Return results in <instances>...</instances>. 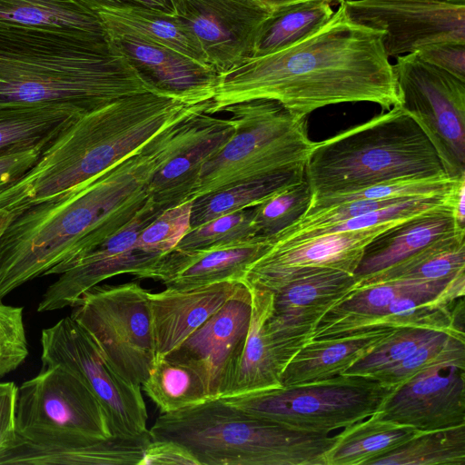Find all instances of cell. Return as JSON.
<instances>
[{"instance_id": "cell-1", "label": "cell", "mask_w": 465, "mask_h": 465, "mask_svg": "<svg viewBox=\"0 0 465 465\" xmlns=\"http://www.w3.org/2000/svg\"><path fill=\"white\" fill-rule=\"evenodd\" d=\"M383 35L353 22L342 3L329 21L303 39L250 56L219 74L207 114L261 98L274 100L301 116L343 103H374L389 110L399 97Z\"/></svg>"}, {"instance_id": "cell-2", "label": "cell", "mask_w": 465, "mask_h": 465, "mask_svg": "<svg viewBox=\"0 0 465 465\" xmlns=\"http://www.w3.org/2000/svg\"><path fill=\"white\" fill-rule=\"evenodd\" d=\"M185 144L171 125L101 173L15 215L0 238V301L124 228L150 198L156 172Z\"/></svg>"}, {"instance_id": "cell-3", "label": "cell", "mask_w": 465, "mask_h": 465, "mask_svg": "<svg viewBox=\"0 0 465 465\" xmlns=\"http://www.w3.org/2000/svg\"><path fill=\"white\" fill-rule=\"evenodd\" d=\"M168 91L119 98L86 113L64 129L18 180L0 188V209L15 215L86 182L141 148L157 134L205 111Z\"/></svg>"}, {"instance_id": "cell-4", "label": "cell", "mask_w": 465, "mask_h": 465, "mask_svg": "<svg viewBox=\"0 0 465 465\" xmlns=\"http://www.w3.org/2000/svg\"><path fill=\"white\" fill-rule=\"evenodd\" d=\"M165 91L110 38L0 27V104L57 105L84 114L119 98Z\"/></svg>"}, {"instance_id": "cell-5", "label": "cell", "mask_w": 465, "mask_h": 465, "mask_svg": "<svg viewBox=\"0 0 465 465\" xmlns=\"http://www.w3.org/2000/svg\"><path fill=\"white\" fill-rule=\"evenodd\" d=\"M448 177L416 121L401 105L319 143L304 167L312 199L375 184Z\"/></svg>"}, {"instance_id": "cell-6", "label": "cell", "mask_w": 465, "mask_h": 465, "mask_svg": "<svg viewBox=\"0 0 465 465\" xmlns=\"http://www.w3.org/2000/svg\"><path fill=\"white\" fill-rule=\"evenodd\" d=\"M152 440L184 447L199 465H325L331 433L294 430L252 415L222 399L161 413Z\"/></svg>"}, {"instance_id": "cell-7", "label": "cell", "mask_w": 465, "mask_h": 465, "mask_svg": "<svg viewBox=\"0 0 465 465\" xmlns=\"http://www.w3.org/2000/svg\"><path fill=\"white\" fill-rule=\"evenodd\" d=\"M230 114L234 131L220 151L207 161L190 199L238 183L304 168L314 145L306 117L289 112L270 99L233 104Z\"/></svg>"}, {"instance_id": "cell-8", "label": "cell", "mask_w": 465, "mask_h": 465, "mask_svg": "<svg viewBox=\"0 0 465 465\" xmlns=\"http://www.w3.org/2000/svg\"><path fill=\"white\" fill-rule=\"evenodd\" d=\"M394 389L371 378L342 374L220 399L252 415L294 430L331 433L375 413Z\"/></svg>"}, {"instance_id": "cell-9", "label": "cell", "mask_w": 465, "mask_h": 465, "mask_svg": "<svg viewBox=\"0 0 465 465\" xmlns=\"http://www.w3.org/2000/svg\"><path fill=\"white\" fill-rule=\"evenodd\" d=\"M72 307L70 316L111 366L128 382L142 386L156 359L149 292L134 282L98 284Z\"/></svg>"}, {"instance_id": "cell-10", "label": "cell", "mask_w": 465, "mask_h": 465, "mask_svg": "<svg viewBox=\"0 0 465 465\" xmlns=\"http://www.w3.org/2000/svg\"><path fill=\"white\" fill-rule=\"evenodd\" d=\"M399 104L422 129L447 176L465 178V81L421 59L396 57Z\"/></svg>"}, {"instance_id": "cell-11", "label": "cell", "mask_w": 465, "mask_h": 465, "mask_svg": "<svg viewBox=\"0 0 465 465\" xmlns=\"http://www.w3.org/2000/svg\"><path fill=\"white\" fill-rule=\"evenodd\" d=\"M17 434L37 442L76 441L112 436L94 395L75 375L58 365L40 371L17 390Z\"/></svg>"}, {"instance_id": "cell-12", "label": "cell", "mask_w": 465, "mask_h": 465, "mask_svg": "<svg viewBox=\"0 0 465 465\" xmlns=\"http://www.w3.org/2000/svg\"><path fill=\"white\" fill-rule=\"evenodd\" d=\"M40 342L42 365L61 366L84 382L101 404L112 436L136 437L149 430L141 386L125 381L70 315L44 329Z\"/></svg>"}, {"instance_id": "cell-13", "label": "cell", "mask_w": 465, "mask_h": 465, "mask_svg": "<svg viewBox=\"0 0 465 465\" xmlns=\"http://www.w3.org/2000/svg\"><path fill=\"white\" fill-rule=\"evenodd\" d=\"M163 210L156 209L152 196L140 212L120 231L79 258L49 270L58 274L44 292L37 312H54L74 303L88 290L103 281L124 273L150 279L162 257L135 247L141 231Z\"/></svg>"}, {"instance_id": "cell-14", "label": "cell", "mask_w": 465, "mask_h": 465, "mask_svg": "<svg viewBox=\"0 0 465 465\" xmlns=\"http://www.w3.org/2000/svg\"><path fill=\"white\" fill-rule=\"evenodd\" d=\"M348 16L384 32L389 57L442 41L465 42V5L433 0H346Z\"/></svg>"}, {"instance_id": "cell-15", "label": "cell", "mask_w": 465, "mask_h": 465, "mask_svg": "<svg viewBox=\"0 0 465 465\" xmlns=\"http://www.w3.org/2000/svg\"><path fill=\"white\" fill-rule=\"evenodd\" d=\"M353 274L323 271L292 278L273 293L266 331L282 372L322 319L356 286Z\"/></svg>"}, {"instance_id": "cell-16", "label": "cell", "mask_w": 465, "mask_h": 465, "mask_svg": "<svg viewBox=\"0 0 465 465\" xmlns=\"http://www.w3.org/2000/svg\"><path fill=\"white\" fill-rule=\"evenodd\" d=\"M400 222L272 243L248 267L241 282L273 291L289 279L318 272L338 271L353 274L366 245Z\"/></svg>"}, {"instance_id": "cell-17", "label": "cell", "mask_w": 465, "mask_h": 465, "mask_svg": "<svg viewBox=\"0 0 465 465\" xmlns=\"http://www.w3.org/2000/svg\"><path fill=\"white\" fill-rule=\"evenodd\" d=\"M270 13L255 0H179L175 15L219 74L252 55L257 33Z\"/></svg>"}, {"instance_id": "cell-18", "label": "cell", "mask_w": 465, "mask_h": 465, "mask_svg": "<svg viewBox=\"0 0 465 465\" xmlns=\"http://www.w3.org/2000/svg\"><path fill=\"white\" fill-rule=\"evenodd\" d=\"M377 412L420 431L465 424V364L440 362L416 374L395 388Z\"/></svg>"}, {"instance_id": "cell-19", "label": "cell", "mask_w": 465, "mask_h": 465, "mask_svg": "<svg viewBox=\"0 0 465 465\" xmlns=\"http://www.w3.org/2000/svg\"><path fill=\"white\" fill-rule=\"evenodd\" d=\"M252 313V295L241 282L230 299L167 357L195 368L213 399L225 395L241 354Z\"/></svg>"}, {"instance_id": "cell-20", "label": "cell", "mask_w": 465, "mask_h": 465, "mask_svg": "<svg viewBox=\"0 0 465 465\" xmlns=\"http://www.w3.org/2000/svg\"><path fill=\"white\" fill-rule=\"evenodd\" d=\"M270 245V239L253 236L203 249H173L159 259L150 279L176 290L226 281L241 282L248 267Z\"/></svg>"}, {"instance_id": "cell-21", "label": "cell", "mask_w": 465, "mask_h": 465, "mask_svg": "<svg viewBox=\"0 0 465 465\" xmlns=\"http://www.w3.org/2000/svg\"><path fill=\"white\" fill-rule=\"evenodd\" d=\"M456 193L450 202L403 220L374 237L364 248L353 273L357 282L420 253L456 232L465 231L454 214Z\"/></svg>"}, {"instance_id": "cell-22", "label": "cell", "mask_w": 465, "mask_h": 465, "mask_svg": "<svg viewBox=\"0 0 465 465\" xmlns=\"http://www.w3.org/2000/svg\"><path fill=\"white\" fill-rule=\"evenodd\" d=\"M150 431L136 437L110 436L76 441L37 442L18 434L0 453V464L140 465L151 442Z\"/></svg>"}, {"instance_id": "cell-23", "label": "cell", "mask_w": 465, "mask_h": 465, "mask_svg": "<svg viewBox=\"0 0 465 465\" xmlns=\"http://www.w3.org/2000/svg\"><path fill=\"white\" fill-rule=\"evenodd\" d=\"M240 284L226 281L188 290L166 288L149 292L156 357L177 349L230 299Z\"/></svg>"}, {"instance_id": "cell-24", "label": "cell", "mask_w": 465, "mask_h": 465, "mask_svg": "<svg viewBox=\"0 0 465 465\" xmlns=\"http://www.w3.org/2000/svg\"><path fill=\"white\" fill-rule=\"evenodd\" d=\"M138 71L158 88L198 104L213 99L218 74L172 49L135 39L114 40Z\"/></svg>"}, {"instance_id": "cell-25", "label": "cell", "mask_w": 465, "mask_h": 465, "mask_svg": "<svg viewBox=\"0 0 465 465\" xmlns=\"http://www.w3.org/2000/svg\"><path fill=\"white\" fill-rule=\"evenodd\" d=\"M375 328L308 341L281 374L282 387L331 379L345 373L394 331Z\"/></svg>"}, {"instance_id": "cell-26", "label": "cell", "mask_w": 465, "mask_h": 465, "mask_svg": "<svg viewBox=\"0 0 465 465\" xmlns=\"http://www.w3.org/2000/svg\"><path fill=\"white\" fill-rule=\"evenodd\" d=\"M247 287L252 295L249 329L223 398L282 388V368L266 331L273 293L263 288Z\"/></svg>"}, {"instance_id": "cell-27", "label": "cell", "mask_w": 465, "mask_h": 465, "mask_svg": "<svg viewBox=\"0 0 465 465\" xmlns=\"http://www.w3.org/2000/svg\"><path fill=\"white\" fill-rule=\"evenodd\" d=\"M96 14L112 41L135 38L172 49L210 66L199 42L175 15L141 6L104 7Z\"/></svg>"}, {"instance_id": "cell-28", "label": "cell", "mask_w": 465, "mask_h": 465, "mask_svg": "<svg viewBox=\"0 0 465 465\" xmlns=\"http://www.w3.org/2000/svg\"><path fill=\"white\" fill-rule=\"evenodd\" d=\"M0 27L48 31L86 40L109 38L98 15L79 0H0Z\"/></svg>"}, {"instance_id": "cell-29", "label": "cell", "mask_w": 465, "mask_h": 465, "mask_svg": "<svg viewBox=\"0 0 465 465\" xmlns=\"http://www.w3.org/2000/svg\"><path fill=\"white\" fill-rule=\"evenodd\" d=\"M233 131L229 118L221 119L156 172L149 186L156 209L164 210L191 200L204 163L220 151Z\"/></svg>"}, {"instance_id": "cell-30", "label": "cell", "mask_w": 465, "mask_h": 465, "mask_svg": "<svg viewBox=\"0 0 465 465\" xmlns=\"http://www.w3.org/2000/svg\"><path fill=\"white\" fill-rule=\"evenodd\" d=\"M414 428L381 419L376 411L335 435V441L325 453V465H371L411 439Z\"/></svg>"}, {"instance_id": "cell-31", "label": "cell", "mask_w": 465, "mask_h": 465, "mask_svg": "<svg viewBox=\"0 0 465 465\" xmlns=\"http://www.w3.org/2000/svg\"><path fill=\"white\" fill-rule=\"evenodd\" d=\"M81 115L64 106L0 104V154L31 148L45 150Z\"/></svg>"}, {"instance_id": "cell-32", "label": "cell", "mask_w": 465, "mask_h": 465, "mask_svg": "<svg viewBox=\"0 0 465 465\" xmlns=\"http://www.w3.org/2000/svg\"><path fill=\"white\" fill-rule=\"evenodd\" d=\"M142 388L161 413L213 400L205 378L195 368L167 356L156 357Z\"/></svg>"}, {"instance_id": "cell-33", "label": "cell", "mask_w": 465, "mask_h": 465, "mask_svg": "<svg viewBox=\"0 0 465 465\" xmlns=\"http://www.w3.org/2000/svg\"><path fill=\"white\" fill-rule=\"evenodd\" d=\"M334 10L323 0H309L280 6L271 11L262 24L252 56L262 55L289 46L323 25Z\"/></svg>"}, {"instance_id": "cell-34", "label": "cell", "mask_w": 465, "mask_h": 465, "mask_svg": "<svg viewBox=\"0 0 465 465\" xmlns=\"http://www.w3.org/2000/svg\"><path fill=\"white\" fill-rule=\"evenodd\" d=\"M304 178V168L251 180L193 200L191 228L220 216L252 208Z\"/></svg>"}, {"instance_id": "cell-35", "label": "cell", "mask_w": 465, "mask_h": 465, "mask_svg": "<svg viewBox=\"0 0 465 465\" xmlns=\"http://www.w3.org/2000/svg\"><path fill=\"white\" fill-rule=\"evenodd\" d=\"M465 271V231L456 232L420 253L357 282L358 286L380 282L412 279H449Z\"/></svg>"}, {"instance_id": "cell-36", "label": "cell", "mask_w": 465, "mask_h": 465, "mask_svg": "<svg viewBox=\"0 0 465 465\" xmlns=\"http://www.w3.org/2000/svg\"><path fill=\"white\" fill-rule=\"evenodd\" d=\"M465 424L418 431L411 439L371 465H464Z\"/></svg>"}, {"instance_id": "cell-37", "label": "cell", "mask_w": 465, "mask_h": 465, "mask_svg": "<svg viewBox=\"0 0 465 465\" xmlns=\"http://www.w3.org/2000/svg\"><path fill=\"white\" fill-rule=\"evenodd\" d=\"M465 364V337L440 332L401 361L378 371L371 379L397 388L416 374L440 362Z\"/></svg>"}, {"instance_id": "cell-38", "label": "cell", "mask_w": 465, "mask_h": 465, "mask_svg": "<svg viewBox=\"0 0 465 465\" xmlns=\"http://www.w3.org/2000/svg\"><path fill=\"white\" fill-rule=\"evenodd\" d=\"M311 199L310 185L303 178L253 206L256 236L271 239L293 224L306 213Z\"/></svg>"}, {"instance_id": "cell-39", "label": "cell", "mask_w": 465, "mask_h": 465, "mask_svg": "<svg viewBox=\"0 0 465 465\" xmlns=\"http://www.w3.org/2000/svg\"><path fill=\"white\" fill-rule=\"evenodd\" d=\"M465 181L449 177L411 179L382 183L349 193L311 200L305 213L352 200H390L444 195L453 193Z\"/></svg>"}, {"instance_id": "cell-40", "label": "cell", "mask_w": 465, "mask_h": 465, "mask_svg": "<svg viewBox=\"0 0 465 465\" xmlns=\"http://www.w3.org/2000/svg\"><path fill=\"white\" fill-rule=\"evenodd\" d=\"M440 332L445 331L420 327L395 329L383 342L354 363L343 375L371 378L378 371L406 358Z\"/></svg>"}, {"instance_id": "cell-41", "label": "cell", "mask_w": 465, "mask_h": 465, "mask_svg": "<svg viewBox=\"0 0 465 465\" xmlns=\"http://www.w3.org/2000/svg\"><path fill=\"white\" fill-rule=\"evenodd\" d=\"M193 200L164 209L137 237L135 247L163 256L175 248L191 229Z\"/></svg>"}, {"instance_id": "cell-42", "label": "cell", "mask_w": 465, "mask_h": 465, "mask_svg": "<svg viewBox=\"0 0 465 465\" xmlns=\"http://www.w3.org/2000/svg\"><path fill=\"white\" fill-rule=\"evenodd\" d=\"M252 217V207L191 228L174 249H203L256 236Z\"/></svg>"}, {"instance_id": "cell-43", "label": "cell", "mask_w": 465, "mask_h": 465, "mask_svg": "<svg viewBox=\"0 0 465 465\" xmlns=\"http://www.w3.org/2000/svg\"><path fill=\"white\" fill-rule=\"evenodd\" d=\"M23 310L0 301V378L17 369L28 355Z\"/></svg>"}, {"instance_id": "cell-44", "label": "cell", "mask_w": 465, "mask_h": 465, "mask_svg": "<svg viewBox=\"0 0 465 465\" xmlns=\"http://www.w3.org/2000/svg\"><path fill=\"white\" fill-rule=\"evenodd\" d=\"M416 53L427 63L465 81V42L433 43L420 47Z\"/></svg>"}, {"instance_id": "cell-45", "label": "cell", "mask_w": 465, "mask_h": 465, "mask_svg": "<svg viewBox=\"0 0 465 465\" xmlns=\"http://www.w3.org/2000/svg\"><path fill=\"white\" fill-rule=\"evenodd\" d=\"M140 465H199L182 445L168 440H152Z\"/></svg>"}, {"instance_id": "cell-46", "label": "cell", "mask_w": 465, "mask_h": 465, "mask_svg": "<svg viewBox=\"0 0 465 465\" xmlns=\"http://www.w3.org/2000/svg\"><path fill=\"white\" fill-rule=\"evenodd\" d=\"M18 386L13 381H0V453L17 436L15 412Z\"/></svg>"}, {"instance_id": "cell-47", "label": "cell", "mask_w": 465, "mask_h": 465, "mask_svg": "<svg viewBox=\"0 0 465 465\" xmlns=\"http://www.w3.org/2000/svg\"><path fill=\"white\" fill-rule=\"evenodd\" d=\"M44 150L31 148L0 154V188L22 177L39 159Z\"/></svg>"}, {"instance_id": "cell-48", "label": "cell", "mask_w": 465, "mask_h": 465, "mask_svg": "<svg viewBox=\"0 0 465 465\" xmlns=\"http://www.w3.org/2000/svg\"><path fill=\"white\" fill-rule=\"evenodd\" d=\"M85 6L97 12L104 7L141 6L172 15L176 14L179 0H79Z\"/></svg>"}, {"instance_id": "cell-49", "label": "cell", "mask_w": 465, "mask_h": 465, "mask_svg": "<svg viewBox=\"0 0 465 465\" xmlns=\"http://www.w3.org/2000/svg\"><path fill=\"white\" fill-rule=\"evenodd\" d=\"M464 194H465V183H463L455 196L454 201V214L459 224L465 227V209H464Z\"/></svg>"}, {"instance_id": "cell-50", "label": "cell", "mask_w": 465, "mask_h": 465, "mask_svg": "<svg viewBox=\"0 0 465 465\" xmlns=\"http://www.w3.org/2000/svg\"><path fill=\"white\" fill-rule=\"evenodd\" d=\"M264 7H266L269 10H273L275 8H278L280 6L288 5L299 2L303 1H309V0H255ZM327 3H329L331 5H341L344 3L346 0H323Z\"/></svg>"}, {"instance_id": "cell-51", "label": "cell", "mask_w": 465, "mask_h": 465, "mask_svg": "<svg viewBox=\"0 0 465 465\" xmlns=\"http://www.w3.org/2000/svg\"><path fill=\"white\" fill-rule=\"evenodd\" d=\"M14 217L15 214L12 212L5 209H0V238Z\"/></svg>"}, {"instance_id": "cell-52", "label": "cell", "mask_w": 465, "mask_h": 465, "mask_svg": "<svg viewBox=\"0 0 465 465\" xmlns=\"http://www.w3.org/2000/svg\"><path fill=\"white\" fill-rule=\"evenodd\" d=\"M433 1L465 5V0H433Z\"/></svg>"}]
</instances>
